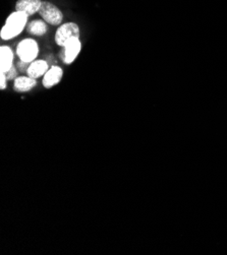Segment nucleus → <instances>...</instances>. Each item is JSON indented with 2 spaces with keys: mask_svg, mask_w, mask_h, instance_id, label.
Segmentation results:
<instances>
[{
  "mask_svg": "<svg viewBox=\"0 0 227 255\" xmlns=\"http://www.w3.org/2000/svg\"><path fill=\"white\" fill-rule=\"evenodd\" d=\"M16 53L22 61L32 63L39 54V46L33 39H26L17 45Z\"/></svg>",
  "mask_w": 227,
  "mask_h": 255,
  "instance_id": "obj_2",
  "label": "nucleus"
},
{
  "mask_svg": "<svg viewBox=\"0 0 227 255\" xmlns=\"http://www.w3.org/2000/svg\"><path fill=\"white\" fill-rule=\"evenodd\" d=\"M7 81H14L16 78V69L14 68V66H12L8 71L5 72Z\"/></svg>",
  "mask_w": 227,
  "mask_h": 255,
  "instance_id": "obj_12",
  "label": "nucleus"
},
{
  "mask_svg": "<svg viewBox=\"0 0 227 255\" xmlns=\"http://www.w3.org/2000/svg\"><path fill=\"white\" fill-rule=\"evenodd\" d=\"M47 71H48V63L45 60H35L30 64L27 73H28V76L37 80V78L45 75Z\"/></svg>",
  "mask_w": 227,
  "mask_h": 255,
  "instance_id": "obj_10",
  "label": "nucleus"
},
{
  "mask_svg": "<svg viewBox=\"0 0 227 255\" xmlns=\"http://www.w3.org/2000/svg\"><path fill=\"white\" fill-rule=\"evenodd\" d=\"M6 75L4 72H0V90L6 89Z\"/></svg>",
  "mask_w": 227,
  "mask_h": 255,
  "instance_id": "obj_13",
  "label": "nucleus"
},
{
  "mask_svg": "<svg viewBox=\"0 0 227 255\" xmlns=\"http://www.w3.org/2000/svg\"><path fill=\"white\" fill-rule=\"evenodd\" d=\"M37 85L35 78L30 76H18L14 80L13 90L17 93H26L32 91Z\"/></svg>",
  "mask_w": 227,
  "mask_h": 255,
  "instance_id": "obj_8",
  "label": "nucleus"
},
{
  "mask_svg": "<svg viewBox=\"0 0 227 255\" xmlns=\"http://www.w3.org/2000/svg\"><path fill=\"white\" fill-rule=\"evenodd\" d=\"M72 38H80V29L77 24L67 23L58 28L55 34V42L58 46L63 47L64 44Z\"/></svg>",
  "mask_w": 227,
  "mask_h": 255,
  "instance_id": "obj_3",
  "label": "nucleus"
},
{
  "mask_svg": "<svg viewBox=\"0 0 227 255\" xmlns=\"http://www.w3.org/2000/svg\"><path fill=\"white\" fill-rule=\"evenodd\" d=\"M28 21V15L21 11H14L11 13L5 22V25L1 29V36L2 40H10L14 37L20 35L23 30L25 29Z\"/></svg>",
  "mask_w": 227,
  "mask_h": 255,
  "instance_id": "obj_1",
  "label": "nucleus"
},
{
  "mask_svg": "<svg viewBox=\"0 0 227 255\" xmlns=\"http://www.w3.org/2000/svg\"><path fill=\"white\" fill-rule=\"evenodd\" d=\"M63 76V70L59 66H52L43 78V86L46 89H51L52 87L57 85Z\"/></svg>",
  "mask_w": 227,
  "mask_h": 255,
  "instance_id": "obj_6",
  "label": "nucleus"
},
{
  "mask_svg": "<svg viewBox=\"0 0 227 255\" xmlns=\"http://www.w3.org/2000/svg\"><path fill=\"white\" fill-rule=\"evenodd\" d=\"M30 64L31 63H29V62H25V61L21 60V62L17 64V66H18V68H20L21 71H28V68H29Z\"/></svg>",
  "mask_w": 227,
  "mask_h": 255,
  "instance_id": "obj_14",
  "label": "nucleus"
},
{
  "mask_svg": "<svg viewBox=\"0 0 227 255\" xmlns=\"http://www.w3.org/2000/svg\"><path fill=\"white\" fill-rule=\"evenodd\" d=\"M28 33L35 36H43L47 32V26L42 21H33L28 25Z\"/></svg>",
  "mask_w": 227,
  "mask_h": 255,
  "instance_id": "obj_11",
  "label": "nucleus"
},
{
  "mask_svg": "<svg viewBox=\"0 0 227 255\" xmlns=\"http://www.w3.org/2000/svg\"><path fill=\"white\" fill-rule=\"evenodd\" d=\"M41 4V0H18L15 4V11L24 12L29 16L39 11Z\"/></svg>",
  "mask_w": 227,
  "mask_h": 255,
  "instance_id": "obj_7",
  "label": "nucleus"
},
{
  "mask_svg": "<svg viewBox=\"0 0 227 255\" xmlns=\"http://www.w3.org/2000/svg\"><path fill=\"white\" fill-rule=\"evenodd\" d=\"M63 50L61 52V59L65 64H71L75 58L81 52L82 43L80 41V38H72L69 41H67L64 46L62 47Z\"/></svg>",
  "mask_w": 227,
  "mask_h": 255,
  "instance_id": "obj_5",
  "label": "nucleus"
},
{
  "mask_svg": "<svg viewBox=\"0 0 227 255\" xmlns=\"http://www.w3.org/2000/svg\"><path fill=\"white\" fill-rule=\"evenodd\" d=\"M13 53L8 46L0 48V72L8 71L13 65Z\"/></svg>",
  "mask_w": 227,
  "mask_h": 255,
  "instance_id": "obj_9",
  "label": "nucleus"
},
{
  "mask_svg": "<svg viewBox=\"0 0 227 255\" xmlns=\"http://www.w3.org/2000/svg\"><path fill=\"white\" fill-rule=\"evenodd\" d=\"M39 13L47 24H50L52 26H57L61 24L63 18V14L58 9V7H56L54 4L48 1H42Z\"/></svg>",
  "mask_w": 227,
  "mask_h": 255,
  "instance_id": "obj_4",
  "label": "nucleus"
}]
</instances>
